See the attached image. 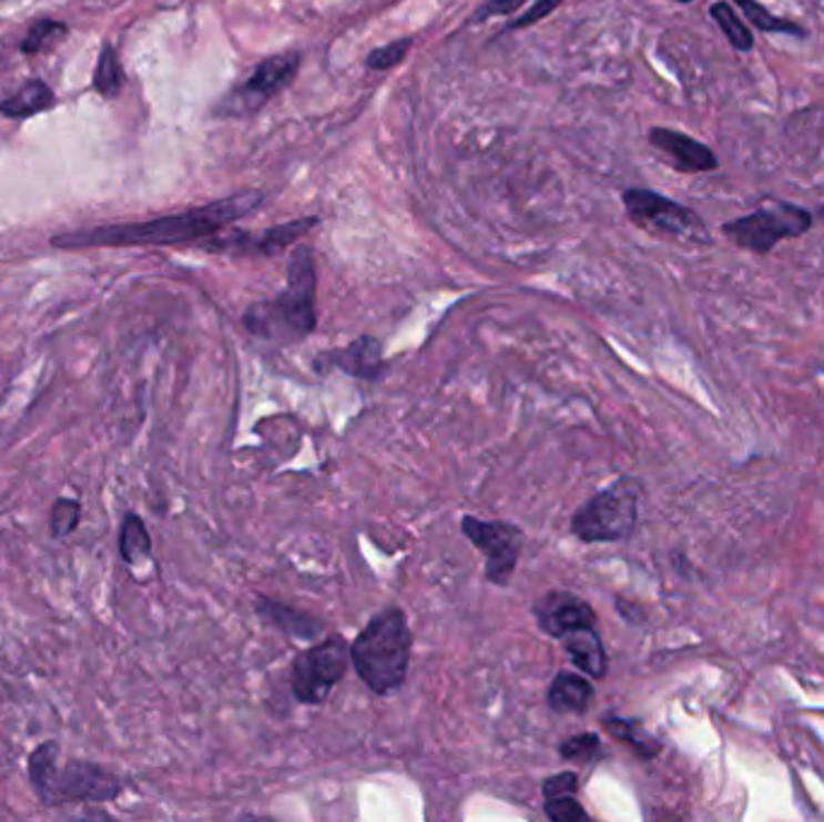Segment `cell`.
<instances>
[{
    "mask_svg": "<svg viewBox=\"0 0 824 822\" xmlns=\"http://www.w3.org/2000/svg\"><path fill=\"white\" fill-rule=\"evenodd\" d=\"M92 85L102 97H116L123 88V68H121L116 49L111 44H102L100 59H96V68H94Z\"/></svg>",
    "mask_w": 824,
    "mask_h": 822,
    "instance_id": "cell-23",
    "label": "cell"
},
{
    "mask_svg": "<svg viewBox=\"0 0 824 822\" xmlns=\"http://www.w3.org/2000/svg\"><path fill=\"white\" fill-rule=\"evenodd\" d=\"M545 813L555 822H574L586 820L589 813L577 803V796H557V799H545Z\"/></svg>",
    "mask_w": 824,
    "mask_h": 822,
    "instance_id": "cell-28",
    "label": "cell"
},
{
    "mask_svg": "<svg viewBox=\"0 0 824 822\" xmlns=\"http://www.w3.org/2000/svg\"><path fill=\"white\" fill-rule=\"evenodd\" d=\"M571 663H574L581 673L589 678H606L608 673V653L603 647V639L596 632V627H583V630L571 632L562 637Z\"/></svg>",
    "mask_w": 824,
    "mask_h": 822,
    "instance_id": "cell-14",
    "label": "cell"
},
{
    "mask_svg": "<svg viewBox=\"0 0 824 822\" xmlns=\"http://www.w3.org/2000/svg\"><path fill=\"white\" fill-rule=\"evenodd\" d=\"M533 612L540 630L555 639L583 630V627H596L593 608L569 591L545 593L533 606Z\"/></svg>",
    "mask_w": 824,
    "mask_h": 822,
    "instance_id": "cell-12",
    "label": "cell"
},
{
    "mask_svg": "<svg viewBox=\"0 0 824 822\" xmlns=\"http://www.w3.org/2000/svg\"><path fill=\"white\" fill-rule=\"evenodd\" d=\"M579 791V777L574 772H562L550 777L542 787L545 799H557V796H577Z\"/></svg>",
    "mask_w": 824,
    "mask_h": 822,
    "instance_id": "cell-29",
    "label": "cell"
},
{
    "mask_svg": "<svg viewBox=\"0 0 824 822\" xmlns=\"http://www.w3.org/2000/svg\"><path fill=\"white\" fill-rule=\"evenodd\" d=\"M593 686L586 676L562 671L557 673L548 690V702L560 714H583L593 702Z\"/></svg>",
    "mask_w": 824,
    "mask_h": 822,
    "instance_id": "cell-15",
    "label": "cell"
},
{
    "mask_svg": "<svg viewBox=\"0 0 824 822\" xmlns=\"http://www.w3.org/2000/svg\"><path fill=\"white\" fill-rule=\"evenodd\" d=\"M299 68V53H277L263 61L242 85H236L225 100H222L217 114L222 116H248L268 104L271 97L289 85Z\"/></svg>",
    "mask_w": 824,
    "mask_h": 822,
    "instance_id": "cell-9",
    "label": "cell"
},
{
    "mask_svg": "<svg viewBox=\"0 0 824 822\" xmlns=\"http://www.w3.org/2000/svg\"><path fill=\"white\" fill-rule=\"evenodd\" d=\"M560 6H562V0H536V3L530 6V8L523 12V16L511 24V30H523V27H530V24L540 22L542 18L552 16V12H555L557 8H560Z\"/></svg>",
    "mask_w": 824,
    "mask_h": 822,
    "instance_id": "cell-30",
    "label": "cell"
},
{
    "mask_svg": "<svg viewBox=\"0 0 824 822\" xmlns=\"http://www.w3.org/2000/svg\"><path fill=\"white\" fill-rule=\"evenodd\" d=\"M675 3H680V6H690V3H694V0H675Z\"/></svg>",
    "mask_w": 824,
    "mask_h": 822,
    "instance_id": "cell-33",
    "label": "cell"
},
{
    "mask_svg": "<svg viewBox=\"0 0 824 822\" xmlns=\"http://www.w3.org/2000/svg\"><path fill=\"white\" fill-rule=\"evenodd\" d=\"M123 793L121 779L90 760H71L65 768L55 770L47 808L63 803H106Z\"/></svg>",
    "mask_w": 824,
    "mask_h": 822,
    "instance_id": "cell-10",
    "label": "cell"
},
{
    "mask_svg": "<svg viewBox=\"0 0 824 822\" xmlns=\"http://www.w3.org/2000/svg\"><path fill=\"white\" fill-rule=\"evenodd\" d=\"M59 755H61V745L55 741H44L30 752V760H27V774H30V782L34 787V793L39 796L41 805H44L49 799L53 774L55 770H59L55 768V764H59Z\"/></svg>",
    "mask_w": 824,
    "mask_h": 822,
    "instance_id": "cell-19",
    "label": "cell"
},
{
    "mask_svg": "<svg viewBox=\"0 0 824 822\" xmlns=\"http://www.w3.org/2000/svg\"><path fill=\"white\" fill-rule=\"evenodd\" d=\"M263 203L261 193H240L225 201H215L184 213L162 215L145 222H123V225H100L51 236L53 248L80 251L100 246H172L203 242L225 230L232 222L254 213Z\"/></svg>",
    "mask_w": 824,
    "mask_h": 822,
    "instance_id": "cell-1",
    "label": "cell"
},
{
    "mask_svg": "<svg viewBox=\"0 0 824 822\" xmlns=\"http://www.w3.org/2000/svg\"><path fill=\"white\" fill-rule=\"evenodd\" d=\"M624 211L637 227L661 236V240L688 244V246H711V232L702 215L692 207L682 205L673 199L663 196L651 189H627L622 193Z\"/></svg>",
    "mask_w": 824,
    "mask_h": 822,
    "instance_id": "cell-5",
    "label": "cell"
},
{
    "mask_svg": "<svg viewBox=\"0 0 824 822\" xmlns=\"http://www.w3.org/2000/svg\"><path fill=\"white\" fill-rule=\"evenodd\" d=\"M733 6L743 12V18L754 27V30H760L764 34H789L798 39L807 37V30L803 24L774 16V12L766 10L760 0H733Z\"/></svg>",
    "mask_w": 824,
    "mask_h": 822,
    "instance_id": "cell-20",
    "label": "cell"
},
{
    "mask_svg": "<svg viewBox=\"0 0 824 822\" xmlns=\"http://www.w3.org/2000/svg\"><path fill=\"white\" fill-rule=\"evenodd\" d=\"M55 104V94L44 80L30 78L10 97H0V114L8 119H30L49 111Z\"/></svg>",
    "mask_w": 824,
    "mask_h": 822,
    "instance_id": "cell-16",
    "label": "cell"
},
{
    "mask_svg": "<svg viewBox=\"0 0 824 822\" xmlns=\"http://www.w3.org/2000/svg\"><path fill=\"white\" fill-rule=\"evenodd\" d=\"M82 519V505L73 497H59L51 507V536L68 538Z\"/></svg>",
    "mask_w": 824,
    "mask_h": 822,
    "instance_id": "cell-25",
    "label": "cell"
},
{
    "mask_svg": "<svg viewBox=\"0 0 824 822\" xmlns=\"http://www.w3.org/2000/svg\"><path fill=\"white\" fill-rule=\"evenodd\" d=\"M350 666V645L340 635L302 651L292 663V692L302 704H321L345 678Z\"/></svg>",
    "mask_w": 824,
    "mask_h": 822,
    "instance_id": "cell-7",
    "label": "cell"
},
{
    "mask_svg": "<svg viewBox=\"0 0 824 822\" xmlns=\"http://www.w3.org/2000/svg\"><path fill=\"white\" fill-rule=\"evenodd\" d=\"M413 632L408 618L396 606L374 616L350 645V661L359 680L376 692H396L408 676Z\"/></svg>",
    "mask_w": 824,
    "mask_h": 822,
    "instance_id": "cell-3",
    "label": "cell"
},
{
    "mask_svg": "<svg viewBox=\"0 0 824 822\" xmlns=\"http://www.w3.org/2000/svg\"><path fill=\"white\" fill-rule=\"evenodd\" d=\"M256 608L265 620L273 622L275 627H281L283 632L297 637V639H314L321 632L318 630L321 622H316L312 616H306V612L302 610L268 601V598H258Z\"/></svg>",
    "mask_w": 824,
    "mask_h": 822,
    "instance_id": "cell-17",
    "label": "cell"
},
{
    "mask_svg": "<svg viewBox=\"0 0 824 822\" xmlns=\"http://www.w3.org/2000/svg\"><path fill=\"white\" fill-rule=\"evenodd\" d=\"M560 755L567 762L577 764H591L600 758V738L596 733H579L571 735L560 745Z\"/></svg>",
    "mask_w": 824,
    "mask_h": 822,
    "instance_id": "cell-26",
    "label": "cell"
},
{
    "mask_svg": "<svg viewBox=\"0 0 824 822\" xmlns=\"http://www.w3.org/2000/svg\"><path fill=\"white\" fill-rule=\"evenodd\" d=\"M251 336L271 343H297L316 328V268L312 248L299 246L289 258L287 287L275 300L251 304L244 314Z\"/></svg>",
    "mask_w": 824,
    "mask_h": 822,
    "instance_id": "cell-2",
    "label": "cell"
},
{
    "mask_svg": "<svg viewBox=\"0 0 824 822\" xmlns=\"http://www.w3.org/2000/svg\"><path fill=\"white\" fill-rule=\"evenodd\" d=\"M410 47H413V39L390 41V44L374 49L367 55V65L372 68V71H388V68H394L396 63H400L405 59V53L410 51Z\"/></svg>",
    "mask_w": 824,
    "mask_h": 822,
    "instance_id": "cell-27",
    "label": "cell"
},
{
    "mask_svg": "<svg viewBox=\"0 0 824 822\" xmlns=\"http://www.w3.org/2000/svg\"><path fill=\"white\" fill-rule=\"evenodd\" d=\"M813 225L815 213H810L807 207L781 199H766L754 211L723 222L721 234L737 248L766 256L781 242L801 240Z\"/></svg>",
    "mask_w": 824,
    "mask_h": 822,
    "instance_id": "cell-4",
    "label": "cell"
},
{
    "mask_svg": "<svg viewBox=\"0 0 824 822\" xmlns=\"http://www.w3.org/2000/svg\"><path fill=\"white\" fill-rule=\"evenodd\" d=\"M603 727L608 729V733L612 738H618V741L630 745L637 755L641 758H655L661 752V743L655 741V738L651 733L644 731V727H639L637 721H627V719H606Z\"/></svg>",
    "mask_w": 824,
    "mask_h": 822,
    "instance_id": "cell-22",
    "label": "cell"
},
{
    "mask_svg": "<svg viewBox=\"0 0 824 822\" xmlns=\"http://www.w3.org/2000/svg\"><path fill=\"white\" fill-rule=\"evenodd\" d=\"M641 487L632 478L612 483L593 495L571 519V534L583 542H612L630 538L639 521Z\"/></svg>",
    "mask_w": 824,
    "mask_h": 822,
    "instance_id": "cell-6",
    "label": "cell"
},
{
    "mask_svg": "<svg viewBox=\"0 0 824 822\" xmlns=\"http://www.w3.org/2000/svg\"><path fill=\"white\" fill-rule=\"evenodd\" d=\"M709 18L719 24L721 34L729 41L731 49L737 53H750L754 49V34L747 27V22L740 18V12L735 10L733 3L729 0H716L714 6L709 8Z\"/></svg>",
    "mask_w": 824,
    "mask_h": 822,
    "instance_id": "cell-18",
    "label": "cell"
},
{
    "mask_svg": "<svg viewBox=\"0 0 824 822\" xmlns=\"http://www.w3.org/2000/svg\"><path fill=\"white\" fill-rule=\"evenodd\" d=\"M460 528H464L472 546L485 552L487 579L497 583V587H509L526 542L521 528L509 521H482L475 517H464Z\"/></svg>",
    "mask_w": 824,
    "mask_h": 822,
    "instance_id": "cell-8",
    "label": "cell"
},
{
    "mask_svg": "<svg viewBox=\"0 0 824 822\" xmlns=\"http://www.w3.org/2000/svg\"><path fill=\"white\" fill-rule=\"evenodd\" d=\"M526 0H487V3L475 12V20H485V18H495V16H509L516 8H521Z\"/></svg>",
    "mask_w": 824,
    "mask_h": 822,
    "instance_id": "cell-31",
    "label": "cell"
},
{
    "mask_svg": "<svg viewBox=\"0 0 824 822\" xmlns=\"http://www.w3.org/2000/svg\"><path fill=\"white\" fill-rule=\"evenodd\" d=\"M649 143L663 152L670 166L680 174H709L719 170L716 152L682 131L655 125L649 131Z\"/></svg>",
    "mask_w": 824,
    "mask_h": 822,
    "instance_id": "cell-11",
    "label": "cell"
},
{
    "mask_svg": "<svg viewBox=\"0 0 824 822\" xmlns=\"http://www.w3.org/2000/svg\"><path fill=\"white\" fill-rule=\"evenodd\" d=\"M338 367L345 374L359 376V379H379L384 372V353L382 343L369 336H362L355 343H350L343 351L324 353L318 357V367Z\"/></svg>",
    "mask_w": 824,
    "mask_h": 822,
    "instance_id": "cell-13",
    "label": "cell"
},
{
    "mask_svg": "<svg viewBox=\"0 0 824 822\" xmlns=\"http://www.w3.org/2000/svg\"><path fill=\"white\" fill-rule=\"evenodd\" d=\"M119 552L121 560L125 565H138L152 552V540L147 534L145 521L138 517V514H125V519L121 524V534H119Z\"/></svg>",
    "mask_w": 824,
    "mask_h": 822,
    "instance_id": "cell-21",
    "label": "cell"
},
{
    "mask_svg": "<svg viewBox=\"0 0 824 822\" xmlns=\"http://www.w3.org/2000/svg\"><path fill=\"white\" fill-rule=\"evenodd\" d=\"M822 222H824V203H820V207H817V213H815Z\"/></svg>",
    "mask_w": 824,
    "mask_h": 822,
    "instance_id": "cell-32",
    "label": "cell"
},
{
    "mask_svg": "<svg viewBox=\"0 0 824 822\" xmlns=\"http://www.w3.org/2000/svg\"><path fill=\"white\" fill-rule=\"evenodd\" d=\"M65 34H68V27L63 22H59V20H37L30 27V32L24 34L20 51L24 55H37V53L44 51L51 44V41L61 39Z\"/></svg>",
    "mask_w": 824,
    "mask_h": 822,
    "instance_id": "cell-24",
    "label": "cell"
}]
</instances>
